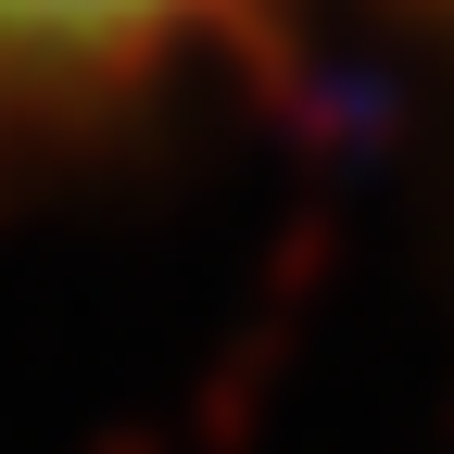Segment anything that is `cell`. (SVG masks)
I'll return each mask as SVG.
<instances>
[{
    "instance_id": "obj_1",
    "label": "cell",
    "mask_w": 454,
    "mask_h": 454,
    "mask_svg": "<svg viewBox=\"0 0 454 454\" xmlns=\"http://www.w3.org/2000/svg\"><path fill=\"white\" fill-rule=\"evenodd\" d=\"M240 13L253 0H0V101H114Z\"/></svg>"
}]
</instances>
